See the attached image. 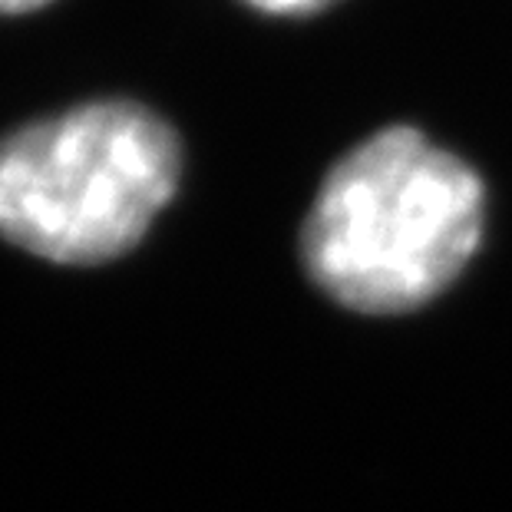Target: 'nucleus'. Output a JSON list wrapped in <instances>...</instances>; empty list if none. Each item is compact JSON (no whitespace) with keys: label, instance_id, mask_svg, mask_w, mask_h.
Wrapping results in <instances>:
<instances>
[{"label":"nucleus","instance_id":"nucleus-1","mask_svg":"<svg viewBox=\"0 0 512 512\" xmlns=\"http://www.w3.org/2000/svg\"><path fill=\"white\" fill-rule=\"evenodd\" d=\"M483 219V182L463 159L417 129L387 126L318 189L301 235L304 268L354 311H413L466 268Z\"/></svg>","mask_w":512,"mask_h":512},{"label":"nucleus","instance_id":"nucleus-2","mask_svg":"<svg viewBox=\"0 0 512 512\" xmlns=\"http://www.w3.org/2000/svg\"><path fill=\"white\" fill-rule=\"evenodd\" d=\"M182 149L162 116L100 100L0 139V238L57 265H100L149 232L179 185Z\"/></svg>","mask_w":512,"mask_h":512},{"label":"nucleus","instance_id":"nucleus-3","mask_svg":"<svg viewBox=\"0 0 512 512\" xmlns=\"http://www.w3.org/2000/svg\"><path fill=\"white\" fill-rule=\"evenodd\" d=\"M245 4L271 17H304V14H318V10L331 7L334 0H245Z\"/></svg>","mask_w":512,"mask_h":512},{"label":"nucleus","instance_id":"nucleus-4","mask_svg":"<svg viewBox=\"0 0 512 512\" xmlns=\"http://www.w3.org/2000/svg\"><path fill=\"white\" fill-rule=\"evenodd\" d=\"M50 0H0V14H30V10L47 7Z\"/></svg>","mask_w":512,"mask_h":512}]
</instances>
